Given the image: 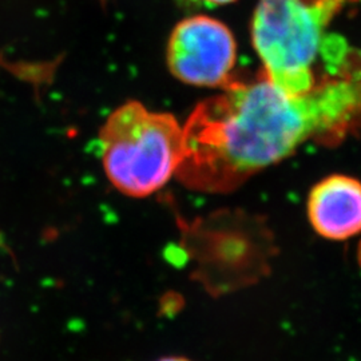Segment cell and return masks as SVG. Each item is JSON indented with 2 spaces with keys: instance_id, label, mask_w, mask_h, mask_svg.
<instances>
[{
  "instance_id": "1",
  "label": "cell",
  "mask_w": 361,
  "mask_h": 361,
  "mask_svg": "<svg viewBox=\"0 0 361 361\" xmlns=\"http://www.w3.org/2000/svg\"><path fill=\"white\" fill-rule=\"evenodd\" d=\"M361 107V85L326 82L288 95L268 78L228 83L188 119L176 174L194 190L226 193L295 153L301 143L347 125Z\"/></svg>"
},
{
  "instance_id": "2",
  "label": "cell",
  "mask_w": 361,
  "mask_h": 361,
  "mask_svg": "<svg viewBox=\"0 0 361 361\" xmlns=\"http://www.w3.org/2000/svg\"><path fill=\"white\" fill-rule=\"evenodd\" d=\"M101 146L104 173L114 188L141 198L158 192L176 174L183 131L171 114L129 101L104 122Z\"/></svg>"
},
{
  "instance_id": "3",
  "label": "cell",
  "mask_w": 361,
  "mask_h": 361,
  "mask_svg": "<svg viewBox=\"0 0 361 361\" xmlns=\"http://www.w3.org/2000/svg\"><path fill=\"white\" fill-rule=\"evenodd\" d=\"M337 13L328 0H259L252 40L274 86L288 95H304L314 87L312 65L324 27Z\"/></svg>"
},
{
  "instance_id": "4",
  "label": "cell",
  "mask_w": 361,
  "mask_h": 361,
  "mask_svg": "<svg viewBox=\"0 0 361 361\" xmlns=\"http://www.w3.org/2000/svg\"><path fill=\"white\" fill-rule=\"evenodd\" d=\"M166 55L169 70L182 82L225 87L235 63V42L224 23L207 16H192L174 27Z\"/></svg>"
},
{
  "instance_id": "5",
  "label": "cell",
  "mask_w": 361,
  "mask_h": 361,
  "mask_svg": "<svg viewBox=\"0 0 361 361\" xmlns=\"http://www.w3.org/2000/svg\"><path fill=\"white\" fill-rule=\"evenodd\" d=\"M314 231L329 240H345L361 232V182L335 174L319 182L308 198Z\"/></svg>"
},
{
  "instance_id": "6",
  "label": "cell",
  "mask_w": 361,
  "mask_h": 361,
  "mask_svg": "<svg viewBox=\"0 0 361 361\" xmlns=\"http://www.w3.org/2000/svg\"><path fill=\"white\" fill-rule=\"evenodd\" d=\"M193 3H207V4H214V6H219V4H226V3H232L234 0H189Z\"/></svg>"
},
{
  "instance_id": "7",
  "label": "cell",
  "mask_w": 361,
  "mask_h": 361,
  "mask_svg": "<svg viewBox=\"0 0 361 361\" xmlns=\"http://www.w3.org/2000/svg\"><path fill=\"white\" fill-rule=\"evenodd\" d=\"M157 361H190L189 359H185V357H180V356H170V357H162L159 360Z\"/></svg>"
},
{
  "instance_id": "8",
  "label": "cell",
  "mask_w": 361,
  "mask_h": 361,
  "mask_svg": "<svg viewBox=\"0 0 361 361\" xmlns=\"http://www.w3.org/2000/svg\"><path fill=\"white\" fill-rule=\"evenodd\" d=\"M357 259H359V265H360L361 268V241L360 244H359V249H357Z\"/></svg>"
}]
</instances>
